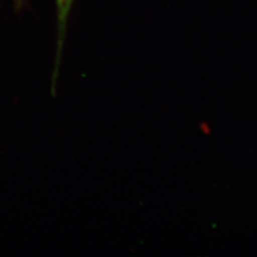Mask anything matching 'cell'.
<instances>
[{
    "label": "cell",
    "mask_w": 257,
    "mask_h": 257,
    "mask_svg": "<svg viewBox=\"0 0 257 257\" xmlns=\"http://www.w3.org/2000/svg\"><path fill=\"white\" fill-rule=\"evenodd\" d=\"M74 0H55L56 8H57V16H58V26H59V46H58V55L59 51H61L62 45V37L64 35V29H66L67 21L71 11L72 5ZM58 59V57H57Z\"/></svg>",
    "instance_id": "obj_1"
}]
</instances>
